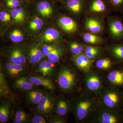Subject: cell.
I'll list each match as a JSON object with an SVG mask.
<instances>
[{
    "label": "cell",
    "mask_w": 123,
    "mask_h": 123,
    "mask_svg": "<svg viewBox=\"0 0 123 123\" xmlns=\"http://www.w3.org/2000/svg\"><path fill=\"white\" fill-rule=\"evenodd\" d=\"M86 6L92 12L101 13L106 11L110 5L108 0H86Z\"/></svg>",
    "instance_id": "8"
},
{
    "label": "cell",
    "mask_w": 123,
    "mask_h": 123,
    "mask_svg": "<svg viewBox=\"0 0 123 123\" xmlns=\"http://www.w3.org/2000/svg\"><path fill=\"white\" fill-rule=\"evenodd\" d=\"M28 116L26 113L23 111L20 110L15 114L14 121L16 123H23L26 122Z\"/></svg>",
    "instance_id": "35"
},
{
    "label": "cell",
    "mask_w": 123,
    "mask_h": 123,
    "mask_svg": "<svg viewBox=\"0 0 123 123\" xmlns=\"http://www.w3.org/2000/svg\"><path fill=\"white\" fill-rule=\"evenodd\" d=\"M110 31L112 37L117 41H123V22L119 18L112 21L110 25Z\"/></svg>",
    "instance_id": "9"
},
{
    "label": "cell",
    "mask_w": 123,
    "mask_h": 123,
    "mask_svg": "<svg viewBox=\"0 0 123 123\" xmlns=\"http://www.w3.org/2000/svg\"><path fill=\"white\" fill-rule=\"evenodd\" d=\"M55 101L51 95L44 94L42 99L37 104L38 111L45 115H51L55 110Z\"/></svg>",
    "instance_id": "6"
},
{
    "label": "cell",
    "mask_w": 123,
    "mask_h": 123,
    "mask_svg": "<svg viewBox=\"0 0 123 123\" xmlns=\"http://www.w3.org/2000/svg\"><path fill=\"white\" fill-rule=\"evenodd\" d=\"M112 65V62L108 58H103L98 60L95 63L97 68L103 70L109 69Z\"/></svg>",
    "instance_id": "29"
},
{
    "label": "cell",
    "mask_w": 123,
    "mask_h": 123,
    "mask_svg": "<svg viewBox=\"0 0 123 123\" xmlns=\"http://www.w3.org/2000/svg\"><path fill=\"white\" fill-rule=\"evenodd\" d=\"M30 82L35 85L43 86L47 89L50 91L54 90L55 87L54 83L50 79L43 76H31L29 78Z\"/></svg>",
    "instance_id": "10"
},
{
    "label": "cell",
    "mask_w": 123,
    "mask_h": 123,
    "mask_svg": "<svg viewBox=\"0 0 123 123\" xmlns=\"http://www.w3.org/2000/svg\"><path fill=\"white\" fill-rule=\"evenodd\" d=\"M110 6L118 9H123V0H108Z\"/></svg>",
    "instance_id": "36"
},
{
    "label": "cell",
    "mask_w": 123,
    "mask_h": 123,
    "mask_svg": "<svg viewBox=\"0 0 123 123\" xmlns=\"http://www.w3.org/2000/svg\"></svg>",
    "instance_id": "43"
},
{
    "label": "cell",
    "mask_w": 123,
    "mask_h": 123,
    "mask_svg": "<svg viewBox=\"0 0 123 123\" xmlns=\"http://www.w3.org/2000/svg\"><path fill=\"white\" fill-rule=\"evenodd\" d=\"M86 0H68L66 5L73 13L79 15L86 7Z\"/></svg>",
    "instance_id": "14"
},
{
    "label": "cell",
    "mask_w": 123,
    "mask_h": 123,
    "mask_svg": "<svg viewBox=\"0 0 123 123\" xmlns=\"http://www.w3.org/2000/svg\"><path fill=\"white\" fill-rule=\"evenodd\" d=\"M6 68L9 75L13 77L18 76L24 70L22 64L14 63L11 62L6 64Z\"/></svg>",
    "instance_id": "18"
},
{
    "label": "cell",
    "mask_w": 123,
    "mask_h": 123,
    "mask_svg": "<svg viewBox=\"0 0 123 123\" xmlns=\"http://www.w3.org/2000/svg\"><path fill=\"white\" fill-rule=\"evenodd\" d=\"M52 64L49 61H42L38 66V72L43 74L44 76H51L53 74L54 71Z\"/></svg>",
    "instance_id": "19"
},
{
    "label": "cell",
    "mask_w": 123,
    "mask_h": 123,
    "mask_svg": "<svg viewBox=\"0 0 123 123\" xmlns=\"http://www.w3.org/2000/svg\"><path fill=\"white\" fill-rule=\"evenodd\" d=\"M111 52L113 57L117 61L123 63V42L112 46Z\"/></svg>",
    "instance_id": "24"
},
{
    "label": "cell",
    "mask_w": 123,
    "mask_h": 123,
    "mask_svg": "<svg viewBox=\"0 0 123 123\" xmlns=\"http://www.w3.org/2000/svg\"><path fill=\"white\" fill-rule=\"evenodd\" d=\"M44 94L40 90H33L29 91L27 98L29 102L33 104H37L42 99Z\"/></svg>",
    "instance_id": "22"
},
{
    "label": "cell",
    "mask_w": 123,
    "mask_h": 123,
    "mask_svg": "<svg viewBox=\"0 0 123 123\" xmlns=\"http://www.w3.org/2000/svg\"><path fill=\"white\" fill-rule=\"evenodd\" d=\"M12 42L15 43H19L23 39V36L21 31L18 29L13 31L10 33V36Z\"/></svg>",
    "instance_id": "34"
},
{
    "label": "cell",
    "mask_w": 123,
    "mask_h": 123,
    "mask_svg": "<svg viewBox=\"0 0 123 123\" xmlns=\"http://www.w3.org/2000/svg\"><path fill=\"white\" fill-rule=\"evenodd\" d=\"M6 4L7 7L14 10L20 6V2L18 0H7Z\"/></svg>",
    "instance_id": "37"
},
{
    "label": "cell",
    "mask_w": 123,
    "mask_h": 123,
    "mask_svg": "<svg viewBox=\"0 0 123 123\" xmlns=\"http://www.w3.org/2000/svg\"><path fill=\"white\" fill-rule=\"evenodd\" d=\"M107 79L113 85L123 88V69L111 71L108 75Z\"/></svg>",
    "instance_id": "11"
},
{
    "label": "cell",
    "mask_w": 123,
    "mask_h": 123,
    "mask_svg": "<svg viewBox=\"0 0 123 123\" xmlns=\"http://www.w3.org/2000/svg\"><path fill=\"white\" fill-rule=\"evenodd\" d=\"M10 105L8 102H4L0 107V122L5 123L8 120L10 114Z\"/></svg>",
    "instance_id": "25"
},
{
    "label": "cell",
    "mask_w": 123,
    "mask_h": 123,
    "mask_svg": "<svg viewBox=\"0 0 123 123\" xmlns=\"http://www.w3.org/2000/svg\"><path fill=\"white\" fill-rule=\"evenodd\" d=\"M56 46L52 45H45L43 47L42 51L44 55L47 56L55 48Z\"/></svg>",
    "instance_id": "40"
},
{
    "label": "cell",
    "mask_w": 123,
    "mask_h": 123,
    "mask_svg": "<svg viewBox=\"0 0 123 123\" xmlns=\"http://www.w3.org/2000/svg\"><path fill=\"white\" fill-rule=\"evenodd\" d=\"M69 108V103L64 98L61 97L55 101V110L58 116H65L68 113Z\"/></svg>",
    "instance_id": "12"
},
{
    "label": "cell",
    "mask_w": 123,
    "mask_h": 123,
    "mask_svg": "<svg viewBox=\"0 0 123 123\" xmlns=\"http://www.w3.org/2000/svg\"></svg>",
    "instance_id": "42"
},
{
    "label": "cell",
    "mask_w": 123,
    "mask_h": 123,
    "mask_svg": "<svg viewBox=\"0 0 123 123\" xmlns=\"http://www.w3.org/2000/svg\"><path fill=\"white\" fill-rule=\"evenodd\" d=\"M10 62L14 63L23 64L25 63L26 59L22 52L19 49H13L10 55Z\"/></svg>",
    "instance_id": "20"
},
{
    "label": "cell",
    "mask_w": 123,
    "mask_h": 123,
    "mask_svg": "<svg viewBox=\"0 0 123 123\" xmlns=\"http://www.w3.org/2000/svg\"><path fill=\"white\" fill-rule=\"evenodd\" d=\"M11 15L5 11L0 12V20L2 22H8L11 20Z\"/></svg>",
    "instance_id": "38"
},
{
    "label": "cell",
    "mask_w": 123,
    "mask_h": 123,
    "mask_svg": "<svg viewBox=\"0 0 123 123\" xmlns=\"http://www.w3.org/2000/svg\"><path fill=\"white\" fill-rule=\"evenodd\" d=\"M94 98L89 95L80 96L75 100L74 105V112L78 121H84L89 116L97 106Z\"/></svg>",
    "instance_id": "1"
},
{
    "label": "cell",
    "mask_w": 123,
    "mask_h": 123,
    "mask_svg": "<svg viewBox=\"0 0 123 123\" xmlns=\"http://www.w3.org/2000/svg\"><path fill=\"white\" fill-rule=\"evenodd\" d=\"M43 23L41 18L38 17L34 18L30 23L29 27L32 30L37 31L40 30L43 25Z\"/></svg>",
    "instance_id": "33"
},
{
    "label": "cell",
    "mask_w": 123,
    "mask_h": 123,
    "mask_svg": "<svg viewBox=\"0 0 123 123\" xmlns=\"http://www.w3.org/2000/svg\"><path fill=\"white\" fill-rule=\"evenodd\" d=\"M73 60L77 68L82 72L86 73L90 70L93 60L89 58L84 53L74 55Z\"/></svg>",
    "instance_id": "7"
},
{
    "label": "cell",
    "mask_w": 123,
    "mask_h": 123,
    "mask_svg": "<svg viewBox=\"0 0 123 123\" xmlns=\"http://www.w3.org/2000/svg\"><path fill=\"white\" fill-rule=\"evenodd\" d=\"M101 53L100 49L98 47L88 46L84 48V53L89 58L92 60L98 57Z\"/></svg>",
    "instance_id": "28"
},
{
    "label": "cell",
    "mask_w": 123,
    "mask_h": 123,
    "mask_svg": "<svg viewBox=\"0 0 123 123\" xmlns=\"http://www.w3.org/2000/svg\"><path fill=\"white\" fill-rule=\"evenodd\" d=\"M101 94V102L106 108L117 111L123 104V92L117 88H106Z\"/></svg>",
    "instance_id": "2"
},
{
    "label": "cell",
    "mask_w": 123,
    "mask_h": 123,
    "mask_svg": "<svg viewBox=\"0 0 123 123\" xmlns=\"http://www.w3.org/2000/svg\"><path fill=\"white\" fill-rule=\"evenodd\" d=\"M43 39L44 42L47 43L63 40V38L58 31L51 28L46 30L43 35Z\"/></svg>",
    "instance_id": "16"
},
{
    "label": "cell",
    "mask_w": 123,
    "mask_h": 123,
    "mask_svg": "<svg viewBox=\"0 0 123 123\" xmlns=\"http://www.w3.org/2000/svg\"><path fill=\"white\" fill-rule=\"evenodd\" d=\"M93 119L98 123H118L123 121L122 115L116 110L97 106L92 112Z\"/></svg>",
    "instance_id": "3"
},
{
    "label": "cell",
    "mask_w": 123,
    "mask_h": 123,
    "mask_svg": "<svg viewBox=\"0 0 123 123\" xmlns=\"http://www.w3.org/2000/svg\"><path fill=\"white\" fill-rule=\"evenodd\" d=\"M69 49L71 53L74 55L83 53L84 50L83 45L76 42H72L70 43L69 44Z\"/></svg>",
    "instance_id": "32"
},
{
    "label": "cell",
    "mask_w": 123,
    "mask_h": 123,
    "mask_svg": "<svg viewBox=\"0 0 123 123\" xmlns=\"http://www.w3.org/2000/svg\"><path fill=\"white\" fill-rule=\"evenodd\" d=\"M59 117L60 116L56 117L52 119L51 123H64L65 121Z\"/></svg>",
    "instance_id": "41"
},
{
    "label": "cell",
    "mask_w": 123,
    "mask_h": 123,
    "mask_svg": "<svg viewBox=\"0 0 123 123\" xmlns=\"http://www.w3.org/2000/svg\"><path fill=\"white\" fill-rule=\"evenodd\" d=\"M85 81L87 90L95 94L101 93L102 91V78L96 73L90 70L86 73Z\"/></svg>",
    "instance_id": "5"
},
{
    "label": "cell",
    "mask_w": 123,
    "mask_h": 123,
    "mask_svg": "<svg viewBox=\"0 0 123 123\" xmlns=\"http://www.w3.org/2000/svg\"><path fill=\"white\" fill-rule=\"evenodd\" d=\"M57 82L60 88L65 92H70L75 88L76 78L72 69L63 67L60 70L57 76Z\"/></svg>",
    "instance_id": "4"
},
{
    "label": "cell",
    "mask_w": 123,
    "mask_h": 123,
    "mask_svg": "<svg viewBox=\"0 0 123 123\" xmlns=\"http://www.w3.org/2000/svg\"><path fill=\"white\" fill-rule=\"evenodd\" d=\"M38 11L42 16L48 17L52 14V7L47 1H42L39 3L37 6Z\"/></svg>",
    "instance_id": "23"
},
{
    "label": "cell",
    "mask_w": 123,
    "mask_h": 123,
    "mask_svg": "<svg viewBox=\"0 0 123 123\" xmlns=\"http://www.w3.org/2000/svg\"><path fill=\"white\" fill-rule=\"evenodd\" d=\"M63 48L56 46L55 48L47 55L49 61L52 64L57 63L63 55Z\"/></svg>",
    "instance_id": "21"
},
{
    "label": "cell",
    "mask_w": 123,
    "mask_h": 123,
    "mask_svg": "<svg viewBox=\"0 0 123 123\" xmlns=\"http://www.w3.org/2000/svg\"><path fill=\"white\" fill-rule=\"evenodd\" d=\"M31 123H46V119L43 117L39 115L35 116L31 120Z\"/></svg>",
    "instance_id": "39"
},
{
    "label": "cell",
    "mask_w": 123,
    "mask_h": 123,
    "mask_svg": "<svg viewBox=\"0 0 123 123\" xmlns=\"http://www.w3.org/2000/svg\"><path fill=\"white\" fill-rule=\"evenodd\" d=\"M9 92L7 81L1 69L0 73V94L1 96L7 95Z\"/></svg>",
    "instance_id": "31"
},
{
    "label": "cell",
    "mask_w": 123,
    "mask_h": 123,
    "mask_svg": "<svg viewBox=\"0 0 123 123\" xmlns=\"http://www.w3.org/2000/svg\"><path fill=\"white\" fill-rule=\"evenodd\" d=\"M83 38L86 43L90 44H99L103 42V40L102 38L92 33H84L83 35Z\"/></svg>",
    "instance_id": "27"
},
{
    "label": "cell",
    "mask_w": 123,
    "mask_h": 123,
    "mask_svg": "<svg viewBox=\"0 0 123 123\" xmlns=\"http://www.w3.org/2000/svg\"><path fill=\"white\" fill-rule=\"evenodd\" d=\"M44 55L42 51L36 48H32L29 52V59L31 62L33 63L39 62Z\"/></svg>",
    "instance_id": "26"
},
{
    "label": "cell",
    "mask_w": 123,
    "mask_h": 123,
    "mask_svg": "<svg viewBox=\"0 0 123 123\" xmlns=\"http://www.w3.org/2000/svg\"><path fill=\"white\" fill-rule=\"evenodd\" d=\"M58 23L62 29L68 33H73L77 29V26L75 21L69 17L60 18L58 20Z\"/></svg>",
    "instance_id": "13"
},
{
    "label": "cell",
    "mask_w": 123,
    "mask_h": 123,
    "mask_svg": "<svg viewBox=\"0 0 123 123\" xmlns=\"http://www.w3.org/2000/svg\"><path fill=\"white\" fill-rule=\"evenodd\" d=\"M14 86L20 90L29 91L33 88V84L29 81V79L25 76L19 77L15 80Z\"/></svg>",
    "instance_id": "17"
},
{
    "label": "cell",
    "mask_w": 123,
    "mask_h": 123,
    "mask_svg": "<svg viewBox=\"0 0 123 123\" xmlns=\"http://www.w3.org/2000/svg\"><path fill=\"white\" fill-rule=\"evenodd\" d=\"M11 15L16 22H22L25 20L24 11L22 8L13 10L11 12Z\"/></svg>",
    "instance_id": "30"
},
{
    "label": "cell",
    "mask_w": 123,
    "mask_h": 123,
    "mask_svg": "<svg viewBox=\"0 0 123 123\" xmlns=\"http://www.w3.org/2000/svg\"><path fill=\"white\" fill-rule=\"evenodd\" d=\"M85 25L86 29L93 34H98L102 31L103 26L99 20L95 18H89L86 20Z\"/></svg>",
    "instance_id": "15"
}]
</instances>
